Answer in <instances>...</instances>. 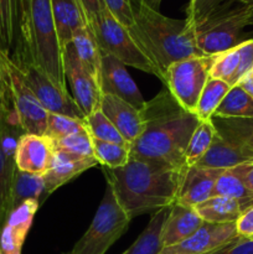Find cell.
I'll list each match as a JSON object with an SVG mask.
<instances>
[{
	"label": "cell",
	"instance_id": "4316f807",
	"mask_svg": "<svg viewBox=\"0 0 253 254\" xmlns=\"http://www.w3.org/2000/svg\"><path fill=\"white\" fill-rule=\"evenodd\" d=\"M243 174H245V164L223 169L216 181L212 196H225L253 205V193L248 190Z\"/></svg>",
	"mask_w": 253,
	"mask_h": 254
},
{
	"label": "cell",
	"instance_id": "c3c4849f",
	"mask_svg": "<svg viewBox=\"0 0 253 254\" xmlns=\"http://www.w3.org/2000/svg\"><path fill=\"white\" fill-rule=\"evenodd\" d=\"M248 9H250V20L251 25L253 26V5H248Z\"/></svg>",
	"mask_w": 253,
	"mask_h": 254
},
{
	"label": "cell",
	"instance_id": "e0dca14e",
	"mask_svg": "<svg viewBox=\"0 0 253 254\" xmlns=\"http://www.w3.org/2000/svg\"><path fill=\"white\" fill-rule=\"evenodd\" d=\"M54 156V145L45 135L22 134L15 149L14 161L17 170L44 175Z\"/></svg>",
	"mask_w": 253,
	"mask_h": 254
},
{
	"label": "cell",
	"instance_id": "5b68a950",
	"mask_svg": "<svg viewBox=\"0 0 253 254\" xmlns=\"http://www.w3.org/2000/svg\"><path fill=\"white\" fill-rule=\"evenodd\" d=\"M215 138L210 150L195 166L228 169L253 161V119L211 118Z\"/></svg>",
	"mask_w": 253,
	"mask_h": 254
},
{
	"label": "cell",
	"instance_id": "f546056e",
	"mask_svg": "<svg viewBox=\"0 0 253 254\" xmlns=\"http://www.w3.org/2000/svg\"><path fill=\"white\" fill-rule=\"evenodd\" d=\"M215 138V127L212 122H201L195 129L189 140L185 151V165L186 168L195 166L206 153L210 150Z\"/></svg>",
	"mask_w": 253,
	"mask_h": 254
},
{
	"label": "cell",
	"instance_id": "8fae6325",
	"mask_svg": "<svg viewBox=\"0 0 253 254\" xmlns=\"http://www.w3.org/2000/svg\"><path fill=\"white\" fill-rule=\"evenodd\" d=\"M10 91L14 116L22 133L45 135L47 111L25 83L12 60L10 62Z\"/></svg>",
	"mask_w": 253,
	"mask_h": 254
},
{
	"label": "cell",
	"instance_id": "bcb514c9",
	"mask_svg": "<svg viewBox=\"0 0 253 254\" xmlns=\"http://www.w3.org/2000/svg\"><path fill=\"white\" fill-rule=\"evenodd\" d=\"M141 1H144L146 5H149L150 7H153V9L159 10V7H160V4L163 0H141Z\"/></svg>",
	"mask_w": 253,
	"mask_h": 254
},
{
	"label": "cell",
	"instance_id": "52a82bcc",
	"mask_svg": "<svg viewBox=\"0 0 253 254\" xmlns=\"http://www.w3.org/2000/svg\"><path fill=\"white\" fill-rule=\"evenodd\" d=\"M250 25L248 5L233 9H226L221 5L207 19L193 27L196 46L203 56H215L247 40L242 37Z\"/></svg>",
	"mask_w": 253,
	"mask_h": 254
},
{
	"label": "cell",
	"instance_id": "4fadbf2b",
	"mask_svg": "<svg viewBox=\"0 0 253 254\" xmlns=\"http://www.w3.org/2000/svg\"><path fill=\"white\" fill-rule=\"evenodd\" d=\"M238 238L235 222L203 225L183 242L161 250L160 254H210Z\"/></svg>",
	"mask_w": 253,
	"mask_h": 254
},
{
	"label": "cell",
	"instance_id": "7c38bea8",
	"mask_svg": "<svg viewBox=\"0 0 253 254\" xmlns=\"http://www.w3.org/2000/svg\"><path fill=\"white\" fill-rule=\"evenodd\" d=\"M62 62L64 78L71 88L72 98L84 117L99 109L103 96L101 86L84 71L71 44L62 50Z\"/></svg>",
	"mask_w": 253,
	"mask_h": 254
},
{
	"label": "cell",
	"instance_id": "ee69618b",
	"mask_svg": "<svg viewBox=\"0 0 253 254\" xmlns=\"http://www.w3.org/2000/svg\"><path fill=\"white\" fill-rule=\"evenodd\" d=\"M243 178H245V183L247 185L248 190L253 193V161L245 163V174H243Z\"/></svg>",
	"mask_w": 253,
	"mask_h": 254
},
{
	"label": "cell",
	"instance_id": "d6a6232c",
	"mask_svg": "<svg viewBox=\"0 0 253 254\" xmlns=\"http://www.w3.org/2000/svg\"><path fill=\"white\" fill-rule=\"evenodd\" d=\"M93 155L98 165L104 169H118L126 165L130 159V146L92 139Z\"/></svg>",
	"mask_w": 253,
	"mask_h": 254
},
{
	"label": "cell",
	"instance_id": "e575fe53",
	"mask_svg": "<svg viewBox=\"0 0 253 254\" xmlns=\"http://www.w3.org/2000/svg\"><path fill=\"white\" fill-rule=\"evenodd\" d=\"M82 130H86L84 121H78V119L71 118V117L63 116V114L47 112L45 136L49 138L52 143L72 135V134L79 133Z\"/></svg>",
	"mask_w": 253,
	"mask_h": 254
},
{
	"label": "cell",
	"instance_id": "ab89813d",
	"mask_svg": "<svg viewBox=\"0 0 253 254\" xmlns=\"http://www.w3.org/2000/svg\"><path fill=\"white\" fill-rule=\"evenodd\" d=\"M235 225L238 237L253 240V205L243 210L240 217L236 220Z\"/></svg>",
	"mask_w": 253,
	"mask_h": 254
},
{
	"label": "cell",
	"instance_id": "d590c367",
	"mask_svg": "<svg viewBox=\"0 0 253 254\" xmlns=\"http://www.w3.org/2000/svg\"><path fill=\"white\" fill-rule=\"evenodd\" d=\"M52 143V141H51ZM54 149L67 151V153L74 154L77 156H83V158H94L93 155V144H92V136L86 130H82L79 133L72 134L63 139L54 141L52 143Z\"/></svg>",
	"mask_w": 253,
	"mask_h": 254
},
{
	"label": "cell",
	"instance_id": "d6986e66",
	"mask_svg": "<svg viewBox=\"0 0 253 254\" xmlns=\"http://www.w3.org/2000/svg\"><path fill=\"white\" fill-rule=\"evenodd\" d=\"M99 109L118 129L129 145H131L143 133L144 127L140 111L123 99L112 94H103Z\"/></svg>",
	"mask_w": 253,
	"mask_h": 254
},
{
	"label": "cell",
	"instance_id": "681fc988",
	"mask_svg": "<svg viewBox=\"0 0 253 254\" xmlns=\"http://www.w3.org/2000/svg\"><path fill=\"white\" fill-rule=\"evenodd\" d=\"M223 248H225V247H223ZM223 248H221V250L216 251V252H213V253H210V254H220L221 252H222V250H223Z\"/></svg>",
	"mask_w": 253,
	"mask_h": 254
},
{
	"label": "cell",
	"instance_id": "9c48e42d",
	"mask_svg": "<svg viewBox=\"0 0 253 254\" xmlns=\"http://www.w3.org/2000/svg\"><path fill=\"white\" fill-rule=\"evenodd\" d=\"M213 56H196L174 62L164 73V87L180 106L195 113L200 94L210 78Z\"/></svg>",
	"mask_w": 253,
	"mask_h": 254
},
{
	"label": "cell",
	"instance_id": "836d02e7",
	"mask_svg": "<svg viewBox=\"0 0 253 254\" xmlns=\"http://www.w3.org/2000/svg\"><path fill=\"white\" fill-rule=\"evenodd\" d=\"M17 0H0V49L10 54L16 37Z\"/></svg>",
	"mask_w": 253,
	"mask_h": 254
},
{
	"label": "cell",
	"instance_id": "5bb4252c",
	"mask_svg": "<svg viewBox=\"0 0 253 254\" xmlns=\"http://www.w3.org/2000/svg\"><path fill=\"white\" fill-rule=\"evenodd\" d=\"M122 64L111 55L102 52L101 89L103 94H112L131 104L134 108L141 111L145 99L141 96L138 86Z\"/></svg>",
	"mask_w": 253,
	"mask_h": 254
},
{
	"label": "cell",
	"instance_id": "d4e9b609",
	"mask_svg": "<svg viewBox=\"0 0 253 254\" xmlns=\"http://www.w3.org/2000/svg\"><path fill=\"white\" fill-rule=\"evenodd\" d=\"M170 212V207L163 208L151 215L149 223L135 242L122 254H160L163 250L161 232Z\"/></svg>",
	"mask_w": 253,
	"mask_h": 254
},
{
	"label": "cell",
	"instance_id": "3957f363",
	"mask_svg": "<svg viewBox=\"0 0 253 254\" xmlns=\"http://www.w3.org/2000/svg\"><path fill=\"white\" fill-rule=\"evenodd\" d=\"M133 14L134 22L128 31L159 69L163 82L164 73L174 62L203 56L186 19L165 16L141 0H133Z\"/></svg>",
	"mask_w": 253,
	"mask_h": 254
},
{
	"label": "cell",
	"instance_id": "7bdbcfd3",
	"mask_svg": "<svg viewBox=\"0 0 253 254\" xmlns=\"http://www.w3.org/2000/svg\"><path fill=\"white\" fill-rule=\"evenodd\" d=\"M9 127L16 126H14V123H12L11 121V117H10V114L7 113V111L4 108L1 102H0V135H1L2 131H4L5 129L9 128ZM16 128H19V127H16Z\"/></svg>",
	"mask_w": 253,
	"mask_h": 254
},
{
	"label": "cell",
	"instance_id": "7a4b0ae2",
	"mask_svg": "<svg viewBox=\"0 0 253 254\" xmlns=\"http://www.w3.org/2000/svg\"><path fill=\"white\" fill-rule=\"evenodd\" d=\"M143 133L130 145V156L186 168L185 151L201 121L164 87L140 111Z\"/></svg>",
	"mask_w": 253,
	"mask_h": 254
},
{
	"label": "cell",
	"instance_id": "ffe728a7",
	"mask_svg": "<svg viewBox=\"0 0 253 254\" xmlns=\"http://www.w3.org/2000/svg\"><path fill=\"white\" fill-rule=\"evenodd\" d=\"M222 170L223 169L201 166H190L186 169L176 202L195 207L210 198Z\"/></svg>",
	"mask_w": 253,
	"mask_h": 254
},
{
	"label": "cell",
	"instance_id": "44dd1931",
	"mask_svg": "<svg viewBox=\"0 0 253 254\" xmlns=\"http://www.w3.org/2000/svg\"><path fill=\"white\" fill-rule=\"evenodd\" d=\"M202 225L203 220L200 217L195 207L175 202L170 207V212L166 217L161 232L163 248L171 247L183 242L193 235Z\"/></svg>",
	"mask_w": 253,
	"mask_h": 254
},
{
	"label": "cell",
	"instance_id": "8992f818",
	"mask_svg": "<svg viewBox=\"0 0 253 254\" xmlns=\"http://www.w3.org/2000/svg\"><path fill=\"white\" fill-rule=\"evenodd\" d=\"M88 29L101 52L111 55L126 66L156 76L163 82V77L155 64L141 51L128 29L113 16L106 6L88 25Z\"/></svg>",
	"mask_w": 253,
	"mask_h": 254
},
{
	"label": "cell",
	"instance_id": "83f0119b",
	"mask_svg": "<svg viewBox=\"0 0 253 254\" xmlns=\"http://www.w3.org/2000/svg\"><path fill=\"white\" fill-rule=\"evenodd\" d=\"M213 116L253 119V98L240 86L231 87Z\"/></svg>",
	"mask_w": 253,
	"mask_h": 254
},
{
	"label": "cell",
	"instance_id": "ba28073f",
	"mask_svg": "<svg viewBox=\"0 0 253 254\" xmlns=\"http://www.w3.org/2000/svg\"><path fill=\"white\" fill-rule=\"evenodd\" d=\"M129 220L107 184L103 198L84 235L63 254H106L128 230Z\"/></svg>",
	"mask_w": 253,
	"mask_h": 254
},
{
	"label": "cell",
	"instance_id": "ac0fdd59",
	"mask_svg": "<svg viewBox=\"0 0 253 254\" xmlns=\"http://www.w3.org/2000/svg\"><path fill=\"white\" fill-rule=\"evenodd\" d=\"M98 165L94 158H83L67 151L54 149V156L50 168L44 174L45 195L49 197L52 192L81 175L84 171Z\"/></svg>",
	"mask_w": 253,
	"mask_h": 254
},
{
	"label": "cell",
	"instance_id": "f6af8a7d",
	"mask_svg": "<svg viewBox=\"0 0 253 254\" xmlns=\"http://www.w3.org/2000/svg\"><path fill=\"white\" fill-rule=\"evenodd\" d=\"M237 86H240L243 91L247 92V93L253 98V69L247 74V76L243 77L242 81H241Z\"/></svg>",
	"mask_w": 253,
	"mask_h": 254
},
{
	"label": "cell",
	"instance_id": "8d00e7d4",
	"mask_svg": "<svg viewBox=\"0 0 253 254\" xmlns=\"http://www.w3.org/2000/svg\"><path fill=\"white\" fill-rule=\"evenodd\" d=\"M223 0H190L186 7V21L191 29L207 19L222 5Z\"/></svg>",
	"mask_w": 253,
	"mask_h": 254
},
{
	"label": "cell",
	"instance_id": "60d3db41",
	"mask_svg": "<svg viewBox=\"0 0 253 254\" xmlns=\"http://www.w3.org/2000/svg\"><path fill=\"white\" fill-rule=\"evenodd\" d=\"M220 254H253V240L240 238L226 246Z\"/></svg>",
	"mask_w": 253,
	"mask_h": 254
},
{
	"label": "cell",
	"instance_id": "277c9868",
	"mask_svg": "<svg viewBox=\"0 0 253 254\" xmlns=\"http://www.w3.org/2000/svg\"><path fill=\"white\" fill-rule=\"evenodd\" d=\"M14 62H26L46 72L67 88L62 51L50 0H17Z\"/></svg>",
	"mask_w": 253,
	"mask_h": 254
},
{
	"label": "cell",
	"instance_id": "cb8c5ba5",
	"mask_svg": "<svg viewBox=\"0 0 253 254\" xmlns=\"http://www.w3.org/2000/svg\"><path fill=\"white\" fill-rule=\"evenodd\" d=\"M71 45L73 46L79 64L84 71L101 86L102 52L88 27L79 30L72 37Z\"/></svg>",
	"mask_w": 253,
	"mask_h": 254
},
{
	"label": "cell",
	"instance_id": "1f68e13d",
	"mask_svg": "<svg viewBox=\"0 0 253 254\" xmlns=\"http://www.w3.org/2000/svg\"><path fill=\"white\" fill-rule=\"evenodd\" d=\"M84 124H86V129L89 135L92 136V139L107 141V143L119 144V145L124 146H130L128 141L122 136L118 129L113 126V123L104 116L101 109H97V111L88 114L84 118Z\"/></svg>",
	"mask_w": 253,
	"mask_h": 254
},
{
	"label": "cell",
	"instance_id": "9a60e30c",
	"mask_svg": "<svg viewBox=\"0 0 253 254\" xmlns=\"http://www.w3.org/2000/svg\"><path fill=\"white\" fill-rule=\"evenodd\" d=\"M253 69V39L213 56L210 78L220 79L230 87L237 86Z\"/></svg>",
	"mask_w": 253,
	"mask_h": 254
},
{
	"label": "cell",
	"instance_id": "484cf974",
	"mask_svg": "<svg viewBox=\"0 0 253 254\" xmlns=\"http://www.w3.org/2000/svg\"><path fill=\"white\" fill-rule=\"evenodd\" d=\"M44 176L40 174H29L15 170L11 185L10 211L27 200H37L40 203L46 200Z\"/></svg>",
	"mask_w": 253,
	"mask_h": 254
},
{
	"label": "cell",
	"instance_id": "f35d334b",
	"mask_svg": "<svg viewBox=\"0 0 253 254\" xmlns=\"http://www.w3.org/2000/svg\"><path fill=\"white\" fill-rule=\"evenodd\" d=\"M103 2L109 12L126 29L133 25V0H103Z\"/></svg>",
	"mask_w": 253,
	"mask_h": 254
},
{
	"label": "cell",
	"instance_id": "7402d4cb",
	"mask_svg": "<svg viewBox=\"0 0 253 254\" xmlns=\"http://www.w3.org/2000/svg\"><path fill=\"white\" fill-rule=\"evenodd\" d=\"M61 51L79 30L88 27L79 0H50Z\"/></svg>",
	"mask_w": 253,
	"mask_h": 254
},
{
	"label": "cell",
	"instance_id": "30bf717a",
	"mask_svg": "<svg viewBox=\"0 0 253 254\" xmlns=\"http://www.w3.org/2000/svg\"><path fill=\"white\" fill-rule=\"evenodd\" d=\"M19 68L25 83L34 92L45 109L50 113L63 114L71 118L84 121V114L72 98L67 88L60 86L39 67L26 62H14Z\"/></svg>",
	"mask_w": 253,
	"mask_h": 254
},
{
	"label": "cell",
	"instance_id": "b9f144b4",
	"mask_svg": "<svg viewBox=\"0 0 253 254\" xmlns=\"http://www.w3.org/2000/svg\"><path fill=\"white\" fill-rule=\"evenodd\" d=\"M79 2L82 5V9H83L84 15H86L87 24L88 25L96 19L97 15L106 6L103 0H79Z\"/></svg>",
	"mask_w": 253,
	"mask_h": 254
},
{
	"label": "cell",
	"instance_id": "2e32d148",
	"mask_svg": "<svg viewBox=\"0 0 253 254\" xmlns=\"http://www.w3.org/2000/svg\"><path fill=\"white\" fill-rule=\"evenodd\" d=\"M40 206V201L27 200L10 211L0 230V247L2 254H21L22 246Z\"/></svg>",
	"mask_w": 253,
	"mask_h": 254
},
{
	"label": "cell",
	"instance_id": "7dc6e473",
	"mask_svg": "<svg viewBox=\"0 0 253 254\" xmlns=\"http://www.w3.org/2000/svg\"><path fill=\"white\" fill-rule=\"evenodd\" d=\"M235 1L240 2L241 5H253V0H235Z\"/></svg>",
	"mask_w": 253,
	"mask_h": 254
},
{
	"label": "cell",
	"instance_id": "f1b7e54d",
	"mask_svg": "<svg viewBox=\"0 0 253 254\" xmlns=\"http://www.w3.org/2000/svg\"><path fill=\"white\" fill-rule=\"evenodd\" d=\"M230 88L231 87L227 83L220 79L208 78L195 108V114L201 122L211 121Z\"/></svg>",
	"mask_w": 253,
	"mask_h": 254
},
{
	"label": "cell",
	"instance_id": "74e56055",
	"mask_svg": "<svg viewBox=\"0 0 253 254\" xmlns=\"http://www.w3.org/2000/svg\"><path fill=\"white\" fill-rule=\"evenodd\" d=\"M10 62H11V57L0 49V102L11 117L14 126H16L17 122L14 116L11 91H10Z\"/></svg>",
	"mask_w": 253,
	"mask_h": 254
},
{
	"label": "cell",
	"instance_id": "6da1fadb",
	"mask_svg": "<svg viewBox=\"0 0 253 254\" xmlns=\"http://www.w3.org/2000/svg\"><path fill=\"white\" fill-rule=\"evenodd\" d=\"M188 168L130 156L118 169H104L107 184L129 220L171 207L178 200Z\"/></svg>",
	"mask_w": 253,
	"mask_h": 254
},
{
	"label": "cell",
	"instance_id": "603a6c76",
	"mask_svg": "<svg viewBox=\"0 0 253 254\" xmlns=\"http://www.w3.org/2000/svg\"><path fill=\"white\" fill-rule=\"evenodd\" d=\"M250 203L236 198L225 196H212L200 205L195 206V210L202 218L203 222L210 223H231L236 222L243 210L250 207Z\"/></svg>",
	"mask_w": 253,
	"mask_h": 254
},
{
	"label": "cell",
	"instance_id": "4dcf8cb0",
	"mask_svg": "<svg viewBox=\"0 0 253 254\" xmlns=\"http://www.w3.org/2000/svg\"><path fill=\"white\" fill-rule=\"evenodd\" d=\"M15 170L16 166H15L14 154L5 151L0 140V230L10 213L11 185Z\"/></svg>",
	"mask_w": 253,
	"mask_h": 254
},
{
	"label": "cell",
	"instance_id": "f907efd6",
	"mask_svg": "<svg viewBox=\"0 0 253 254\" xmlns=\"http://www.w3.org/2000/svg\"><path fill=\"white\" fill-rule=\"evenodd\" d=\"M0 254H2V253H1V247H0Z\"/></svg>",
	"mask_w": 253,
	"mask_h": 254
}]
</instances>
